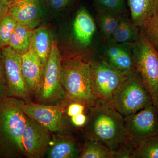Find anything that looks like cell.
Returning <instances> with one entry per match:
<instances>
[{
	"label": "cell",
	"instance_id": "cell-11",
	"mask_svg": "<svg viewBox=\"0 0 158 158\" xmlns=\"http://www.w3.org/2000/svg\"><path fill=\"white\" fill-rule=\"evenodd\" d=\"M51 134L47 128L27 116L22 137L25 157H43L52 140Z\"/></svg>",
	"mask_w": 158,
	"mask_h": 158
},
{
	"label": "cell",
	"instance_id": "cell-26",
	"mask_svg": "<svg viewBox=\"0 0 158 158\" xmlns=\"http://www.w3.org/2000/svg\"><path fill=\"white\" fill-rule=\"evenodd\" d=\"M96 7H101L118 11L126 13L125 0H94Z\"/></svg>",
	"mask_w": 158,
	"mask_h": 158
},
{
	"label": "cell",
	"instance_id": "cell-3",
	"mask_svg": "<svg viewBox=\"0 0 158 158\" xmlns=\"http://www.w3.org/2000/svg\"><path fill=\"white\" fill-rule=\"evenodd\" d=\"M90 62L80 57L62 58L60 79L67 105L77 102L89 108L98 100L91 85Z\"/></svg>",
	"mask_w": 158,
	"mask_h": 158
},
{
	"label": "cell",
	"instance_id": "cell-6",
	"mask_svg": "<svg viewBox=\"0 0 158 158\" xmlns=\"http://www.w3.org/2000/svg\"><path fill=\"white\" fill-rule=\"evenodd\" d=\"M132 51L135 69L158 110V52L141 31Z\"/></svg>",
	"mask_w": 158,
	"mask_h": 158
},
{
	"label": "cell",
	"instance_id": "cell-25",
	"mask_svg": "<svg viewBox=\"0 0 158 158\" xmlns=\"http://www.w3.org/2000/svg\"><path fill=\"white\" fill-rule=\"evenodd\" d=\"M140 31L158 52V11L148 19Z\"/></svg>",
	"mask_w": 158,
	"mask_h": 158
},
{
	"label": "cell",
	"instance_id": "cell-14",
	"mask_svg": "<svg viewBox=\"0 0 158 158\" xmlns=\"http://www.w3.org/2000/svg\"><path fill=\"white\" fill-rule=\"evenodd\" d=\"M81 147L70 132L57 133L52 140L44 156L48 158H79Z\"/></svg>",
	"mask_w": 158,
	"mask_h": 158
},
{
	"label": "cell",
	"instance_id": "cell-12",
	"mask_svg": "<svg viewBox=\"0 0 158 158\" xmlns=\"http://www.w3.org/2000/svg\"><path fill=\"white\" fill-rule=\"evenodd\" d=\"M133 43L106 44L101 58L116 70L128 73L135 69L132 55Z\"/></svg>",
	"mask_w": 158,
	"mask_h": 158
},
{
	"label": "cell",
	"instance_id": "cell-31",
	"mask_svg": "<svg viewBox=\"0 0 158 158\" xmlns=\"http://www.w3.org/2000/svg\"><path fill=\"white\" fill-rule=\"evenodd\" d=\"M10 5L8 0H0V22L9 13Z\"/></svg>",
	"mask_w": 158,
	"mask_h": 158
},
{
	"label": "cell",
	"instance_id": "cell-8",
	"mask_svg": "<svg viewBox=\"0 0 158 158\" xmlns=\"http://www.w3.org/2000/svg\"><path fill=\"white\" fill-rule=\"evenodd\" d=\"M90 69L91 85L98 100L111 102L128 73L111 67L101 57L90 62Z\"/></svg>",
	"mask_w": 158,
	"mask_h": 158
},
{
	"label": "cell",
	"instance_id": "cell-23",
	"mask_svg": "<svg viewBox=\"0 0 158 158\" xmlns=\"http://www.w3.org/2000/svg\"><path fill=\"white\" fill-rule=\"evenodd\" d=\"M131 158H158V135L138 144L133 151Z\"/></svg>",
	"mask_w": 158,
	"mask_h": 158
},
{
	"label": "cell",
	"instance_id": "cell-22",
	"mask_svg": "<svg viewBox=\"0 0 158 158\" xmlns=\"http://www.w3.org/2000/svg\"><path fill=\"white\" fill-rule=\"evenodd\" d=\"M79 158H115V151L100 142L85 140Z\"/></svg>",
	"mask_w": 158,
	"mask_h": 158
},
{
	"label": "cell",
	"instance_id": "cell-27",
	"mask_svg": "<svg viewBox=\"0 0 158 158\" xmlns=\"http://www.w3.org/2000/svg\"><path fill=\"white\" fill-rule=\"evenodd\" d=\"M44 6L55 11L66 9L72 4L75 0H43Z\"/></svg>",
	"mask_w": 158,
	"mask_h": 158
},
{
	"label": "cell",
	"instance_id": "cell-16",
	"mask_svg": "<svg viewBox=\"0 0 158 158\" xmlns=\"http://www.w3.org/2000/svg\"><path fill=\"white\" fill-rule=\"evenodd\" d=\"M21 65L27 88L34 96L40 84L43 71L40 59L31 45L28 51L21 55Z\"/></svg>",
	"mask_w": 158,
	"mask_h": 158
},
{
	"label": "cell",
	"instance_id": "cell-19",
	"mask_svg": "<svg viewBox=\"0 0 158 158\" xmlns=\"http://www.w3.org/2000/svg\"><path fill=\"white\" fill-rule=\"evenodd\" d=\"M52 42L49 31L46 27H41L35 29L31 45L40 59L42 73L50 54Z\"/></svg>",
	"mask_w": 158,
	"mask_h": 158
},
{
	"label": "cell",
	"instance_id": "cell-2",
	"mask_svg": "<svg viewBox=\"0 0 158 158\" xmlns=\"http://www.w3.org/2000/svg\"><path fill=\"white\" fill-rule=\"evenodd\" d=\"M25 102L6 97L0 101V158L25 157L22 137L27 123Z\"/></svg>",
	"mask_w": 158,
	"mask_h": 158
},
{
	"label": "cell",
	"instance_id": "cell-5",
	"mask_svg": "<svg viewBox=\"0 0 158 158\" xmlns=\"http://www.w3.org/2000/svg\"><path fill=\"white\" fill-rule=\"evenodd\" d=\"M62 59L56 43L53 41L39 88L34 95L37 103L67 107L68 105L60 79Z\"/></svg>",
	"mask_w": 158,
	"mask_h": 158
},
{
	"label": "cell",
	"instance_id": "cell-13",
	"mask_svg": "<svg viewBox=\"0 0 158 158\" xmlns=\"http://www.w3.org/2000/svg\"><path fill=\"white\" fill-rule=\"evenodd\" d=\"M44 7L43 0H26L11 4L9 13L17 23L35 28L42 20Z\"/></svg>",
	"mask_w": 158,
	"mask_h": 158
},
{
	"label": "cell",
	"instance_id": "cell-28",
	"mask_svg": "<svg viewBox=\"0 0 158 158\" xmlns=\"http://www.w3.org/2000/svg\"><path fill=\"white\" fill-rule=\"evenodd\" d=\"M7 79L2 59L0 54V101L7 96Z\"/></svg>",
	"mask_w": 158,
	"mask_h": 158
},
{
	"label": "cell",
	"instance_id": "cell-30",
	"mask_svg": "<svg viewBox=\"0 0 158 158\" xmlns=\"http://www.w3.org/2000/svg\"><path fill=\"white\" fill-rule=\"evenodd\" d=\"M88 116L82 113L70 117L71 124L77 127H84L88 121Z\"/></svg>",
	"mask_w": 158,
	"mask_h": 158
},
{
	"label": "cell",
	"instance_id": "cell-15",
	"mask_svg": "<svg viewBox=\"0 0 158 158\" xmlns=\"http://www.w3.org/2000/svg\"><path fill=\"white\" fill-rule=\"evenodd\" d=\"M97 25L88 10L81 8L77 12L73 24L75 40L80 47L85 48L92 44L96 34Z\"/></svg>",
	"mask_w": 158,
	"mask_h": 158
},
{
	"label": "cell",
	"instance_id": "cell-17",
	"mask_svg": "<svg viewBox=\"0 0 158 158\" xmlns=\"http://www.w3.org/2000/svg\"><path fill=\"white\" fill-rule=\"evenodd\" d=\"M131 20L141 29L158 11V0H127Z\"/></svg>",
	"mask_w": 158,
	"mask_h": 158
},
{
	"label": "cell",
	"instance_id": "cell-20",
	"mask_svg": "<svg viewBox=\"0 0 158 158\" xmlns=\"http://www.w3.org/2000/svg\"><path fill=\"white\" fill-rule=\"evenodd\" d=\"M140 32V29L127 17L126 13H123L118 26L107 43L134 44L139 37Z\"/></svg>",
	"mask_w": 158,
	"mask_h": 158
},
{
	"label": "cell",
	"instance_id": "cell-32",
	"mask_svg": "<svg viewBox=\"0 0 158 158\" xmlns=\"http://www.w3.org/2000/svg\"><path fill=\"white\" fill-rule=\"evenodd\" d=\"M11 4H15V3L20 2L26 0H8Z\"/></svg>",
	"mask_w": 158,
	"mask_h": 158
},
{
	"label": "cell",
	"instance_id": "cell-21",
	"mask_svg": "<svg viewBox=\"0 0 158 158\" xmlns=\"http://www.w3.org/2000/svg\"><path fill=\"white\" fill-rule=\"evenodd\" d=\"M35 28L24 24L17 23L10 38L9 46L22 55L28 51Z\"/></svg>",
	"mask_w": 158,
	"mask_h": 158
},
{
	"label": "cell",
	"instance_id": "cell-24",
	"mask_svg": "<svg viewBox=\"0 0 158 158\" xmlns=\"http://www.w3.org/2000/svg\"><path fill=\"white\" fill-rule=\"evenodd\" d=\"M17 22L8 13L0 22V49L9 46L10 38Z\"/></svg>",
	"mask_w": 158,
	"mask_h": 158
},
{
	"label": "cell",
	"instance_id": "cell-29",
	"mask_svg": "<svg viewBox=\"0 0 158 158\" xmlns=\"http://www.w3.org/2000/svg\"><path fill=\"white\" fill-rule=\"evenodd\" d=\"M85 105L77 102L69 103L66 107V113L70 118L78 114L84 113L85 108Z\"/></svg>",
	"mask_w": 158,
	"mask_h": 158
},
{
	"label": "cell",
	"instance_id": "cell-10",
	"mask_svg": "<svg viewBox=\"0 0 158 158\" xmlns=\"http://www.w3.org/2000/svg\"><path fill=\"white\" fill-rule=\"evenodd\" d=\"M1 50L7 79V96L20 99L25 103L32 102V95L23 77L21 55L9 46Z\"/></svg>",
	"mask_w": 158,
	"mask_h": 158
},
{
	"label": "cell",
	"instance_id": "cell-1",
	"mask_svg": "<svg viewBox=\"0 0 158 158\" xmlns=\"http://www.w3.org/2000/svg\"><path fill=\"white\" fill-rule=\"evenodd\" d=\"M88 108V121L83 131L85 140L100 142L114 151L124 144V116L110 102L99 100Z\"/></svg>",
	"mask_w": 158,
	"mask_h": 158
},
{
	"label": "cell",
	"instance_id": "cell-18",
	"mask_svg": "<svg viewBox=\"0 0 158 158\" xmlns=\"http://www.w3.org/2000/svg\"><path fill=\"white\" fill-rule=\"evenodd\" d=\"M123 13L97 7L96 24L105 44L110 41Z\"/></svg>",
	"mask_w": 158,
	"mask_h": 158
},
{
	"label": "cell",
	"instance_id": "cell-9",
	"mask_svg": "<svg viewBox=\"0 0 158 158\" xmlns=\"http://www.w3.org/2000/svg\"><path fill=\"white\" fill-rule=\"evenodd\" d=\"M66 106L25 103L24 112L28 117L36 120L53 134L70 132L72 125L66 113Z\"/></svg>",
	"mask_w": 158,
	"mask_h": 158
},
{
	"label": "cell",
	"instance_id": "cell-4",
	"mask_svg": "<svg viewBox=\"0 0 158 158\" xmlns=\"http://www.w3.org/2000/svg\"><path fill=\"white\" fill-rule=\"evenodd\" d=\"M110 103L123 116L153 105L151 96L136 69L125 77Z\"/></svg>",
	"mask_w": 158,
	"mask_h": 158
},
{
	"label": "cell",
	"instance_id": "cell-7",
	"mask_svg": "<svg viewBox=\"0 0 158 158\" xmlns=\"http://www.w3.org/2000/svg\"><path fill=\"white\" fill-rule=\"evenodd\" d=\"M124 145L132 152L142 141L158 135V110L153 105L124 116Z\"/></svg>",
	"mask_w": 158,
	"mask_h": 158
}]
</instances>
